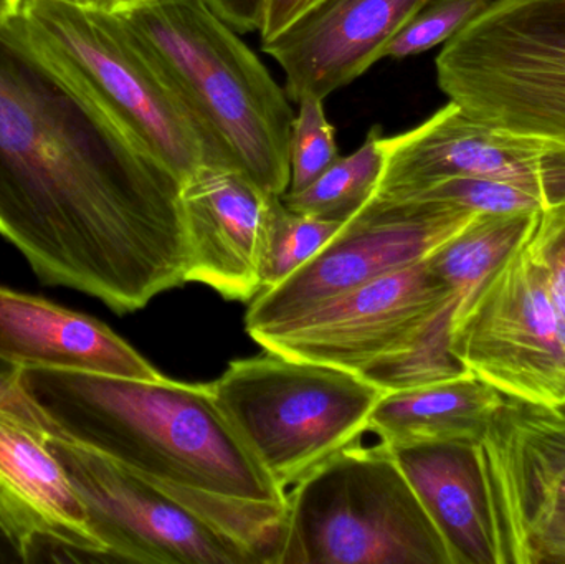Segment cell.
Returning <instances> with one entry per match:
<instances>
[{"label": "cell", "mask_w": 565, "mask_h": 564, "mask_svg": "<svg viewBox=\"0 0 565 564\" xmlns=\"http://www.w3.org/2000/svg\"><path fill=\"white\" fill-rule=\"evenodd\" d=\"M493 0H430L385 46L384 56L407 58L445 45Z\"/></svg>", "instance_id": "484cf974"}, {"label": "cell", "mask_w": 565, "mask_h": 564, "mask_svg": "<svg viewBox=\"0 0 565 564\" xmlns=\"http://www.w3.org/2000/svg\"><path fill=\"white\" fill-rule=\"evenodd\" d=\"M384 162V132L381 126H374L358 151L339 156L302 191L285 192L282 204L301 214L348 222L377 191Z\"/></svg>", "instance_id": "44dd1931"}, {"label": "cell", "mask_w": 565, "mask_h": 564, "mask_svg": "<svg viewBox=\"0 0 565 564\" xmlns=\"http://www.w3.org/2000/svg\"><path fill=\"white\" fill-rule=\"evenodd\" d=\"M145 2H148V0H105L102 9L109 10V12H119V10L131 9V7Z\"/></svg>", "instance_id": "d6a6232c"}, {"label": "cell", "mask_w": 565, "mask_h": 564, "mask_svg": "<svg viewBox=\"0 0 565 564\" xmlns=\"http://www.w3.org/2000/svg\"><path fill=\"white\" fill-rule=\"evenodd\" d=\"M454 295L420 260L252 338L281 357L359 374L401 350Z\"/></svg>", "instance_id": "7c38bea8"}, {"label": "cell", "mask_w": 565, "mask_h": 564, "mask_svg": "<svg viewBox=\"0 0 565 564\" xmlns=\"http://www.w3.org/2000/svg\"><path fill=\"white\" fill-rule=\"evenodd\" d=\"M19 383L66 439L181 502L195 496L286 506L288 493L228 423L211 384L53 370H20Z\"/></svg>", "instance_id": "7a4b0ae2"}, {"label": "cell", "mask_w": 565, "mask_h": 564, "mask_svg": "<svg viewBox=\"0 0 565 564\" xmlns=\"http://www.w3.org/2000/svg\"><path fill=\"white\" fill-rule=\"evenodd\" d=\"M278 564H454L385 444L344 447L286 496Z\"/></svg>", "instance_id": "277c9868"}, {"label": "cell", "mask_w": 565, "mask_h": 564, "mask_svg": "<svg viewBox=\"0 0 565 564\" xmlns=\"http://www.w3.org/2000/svg\"><path fill=\"white\" fill-rule=\"evenodd\" d=\"M0 540L12 550L19 562H35L43 553L42 543L29 520L0 489Z\"/></svg>", "instance_id": "83f0119b"}, {"label": "cell", "mask_w": 565, "mask_h": 564, "mask_svg": "<svg viewBox=\"0 0 565 564\" xmlns=\"http://www.w3.org/2000/svg\"><path fill=\"white\" fill-rule=\"evenodd\" d=\"M533 214H480L457 237L431 252L428 268L454 291L461 310L520 241Z\"/></svg>", "instance_id": "ffe728a7"}, {"label": "cell", "mask_w": 565, "mask_h": 564, "mask_svg": "<svg viewBox=\"0 0 565 564\" xmlns=\"http://www.w3.org/2000/svg\"><path fill=\"white\" fill-rule=\"evenodd\" d=\"M504 397L471 374L384 393L372 407L367 430L385 446L407 444H470Z\"/></svg>", "instance_id": "d6986e66"}, {"label": "cell", "mask_w": 565, "mask_h": 564, "mask_svg": "<svg viewBox=\"0 0 565 564\" xmlns=\"http://www.w3.org/2000/svg\"><path fill=\"white\" fill-rule=\"evenodd\" d=\"M316 0H267L264 20H262L260 32L262 43L270 42L275 36L285 32L291 23L301 19Z\"/></svg>", "instance_id": "f546056e"}, {"label": "cell", "mask_w": 565, "mask_h": 564, "mask_svg": "<svg viewBox=\"0 0 565 564\" xmlns=\"http://www.w3.org/2000/svg\"><path fill=\"white\" fill-rule=\"evenodd\" d=\"M457 305L454 295L401 350L385 354L358 376L381 393H394L470 374L451 353V320Z\"/></svg>", "instance_id": "7402d4cb"}, {"label": "cell", "mask_w": 565, "mask_h": 564, "mask_svg": "<svg viewBox=\"0 0 565 564\" xmlns=\"http://www.w3.org/2000/svg\"><path fill=\"white\" fill-rule=\"evenodd\" d=\"M480 214L454 205L372 195L308 264L252 300L245 317L247 333L252 337L295 320L345 291L425 260Z\"/></svg>", "instance_id": "30bf717a"}, {"label": "cell", "mask_w": 565, "mask_h": 564, "mask_svg": "<svg viewBox=\"0 0 565 564\" xmlns=\"http://www.w3.org/2000/svg\"><path fill=\"white\" fill-rule=\"evenodd\" d=\"M10 560H12V562H19L15 555H13L12 550L0 540V562H10Z\"/></svg>", "instance_id": "e575fe53"}, {"label": "cell", "mask_w": 565, "mask_h": 564, "mask_svg": "<svg viewBox=\"0 0 565 564\" xmlns=\"http://www.w3.org/2000/svg\"><path fill=\"white\" fill-rule=\"evenodd\" d=\"M46 443L109 562L262 564L250 546L151 480L66 437Z\"/></svg>", "instance_id": "9c48e42d"}, {"label": "cell", "mask_w": 565, "mask_h": 564, "mask_svg": "<svg viewBox=\"0 0 565 564\" xmlns=\"http://www.w3.org/2000/svg\"><path fill=\"white\" fill-rule=\"evenodd\" d=\"M96 7H103V3H105V0H95Z\"/></svg>", "instance_id": "8d00e7d4"}, {"label": "cell", "mask_w": 565, "mask_h": 564, "mask_svg": "<svg viewBox=\"0 0 565 564\" xmlns=\"http://www.w3.org/2000/svg\"><path fill=\"white\" fill-rule=\"evenodd\" d=\"M278 198L221 162H205L188 175L181 189L185 284L207 285L235 301H252L262 294V257Z\"/></svg>", "instance_id": "5bb4252c"}, {"label": "cell", "mask_w": 565, "mask_h": 564, "mask_svg": "<svg viewBox=\"0 0 565 564\" xmlns=\"http://www.w3.org/2000/svg\"><path fill=\"white\" fill-rule=\"evenodd\" d=\"M387 447L444 539L451 563L493 564L487 507L470 446Z\"/></svg>", "instance_id": "ac0fdd59"}, {"label": "cell", "mask_w": 565, "mask_h": 564, "mask_svg": "<svg viewBox=\"0 0 565 564\" xmlns=\"http://www.w3.org/2000/svg\"><path fill=\"white\" fill-rule=\"evenodd\" d=\"M19 371L0 361V413L20 421L46 439L63 437L58 429L43 416L42 411L23 393L19 383Z\"/></svg>", "instance_id": "4316f807"}, {"label": "cell", "mask_w": 565, "mask_h": 564, "mask_svg": "<svg viewBox=\"0 0 565 564\" xmlns=\"http://www.w3.org/2000/svg\"><path fill=\"white\" fill-rule=\"evenodd\" d=\"M211 387L228 423L285 492L358 444L384 394L358 374L267 350L232 361Z\"/></svg>", "instance_id": "8992f818"}, {"label": "cell", "mask_w": 565, "mask_h": 564, "mask_svg": "<svg viewBox=\"0 0 565 564\" xmlns=\"http://www.w3.org/2000/svg\"><path fill=\"white\" fill-rule=\"evenodd\" d=\"M391 199L434 202V204L454 205V207L493 215L533 214V212L564 207L536 189L513 184V182L493 181V179L468 178V175L437 179L402 198Z\"/></svg>", "instance_id": "cb8c5ba5"}, {"label": "cell", "mask_w": 565, "mask_h": 564, "mask_svg": "<svg viewBox=\"0 0 565 564\" xmlns=\"http://www.w3.org/2000/svg\"><path fill=\"white\" fill-rule=\"evenodd\" d=\"M526 563H565V512L527 540L516 564Z\"/></svg>", "instance_id": "f1b7e54d"}, {"label": "cell", "mask_w": 565, "mask_h": 564, "mask_svg": "<svg viewBox=\"0 0 565 564\" xmlns=\"http://www.w3.org/2000/svg\"><path fill=\"white\" fill-rule=\"evenodd\" d=\"M46 440L0 413V489L29 520L43 552L58 553L60 562H109L85 503Z\"/></svg>", "instance_id": "e0dca14e"}, {"label": "cell", "mask_w": 565, "mask_h": 564, "mask_svg": "<svg viewBox=\"0 0 565 564\" xmlns=\"http://www.w3.org/2000/svg\"><path fill=\"white\" fill-rule=\"evenodd\" d=\"M344 224L291 211L278 198L271 211L262 257L260 278L264 290L282 284L302 265L308 264Z\"/></svg>", "instance_id": "603a6c76"}, {"label": "cell", "mask_w": 565, "mask_h": 564, "mask_svg": "<svg viewBox=\"0 0 565 564\" xmlns=\"http://www.w3.org/2000/svg\"><path fill=\"white\" fill-rule=\"evenodd\" d=\"M182 181L0 20V235L40 281L132 313L185 284Z\"/></svg>", "instance_id": "6da1fadb"}, {"label": "cell", "mask_w": 565, "mask_h": 564, "mask_svg": "<svg viewBox=\"0 0 565 564\" xmlns=\"http://www.w3.org/2000/svg\"><path fill=\"white\" fill-rule=\"evenodd\" d=\"M191 113L209 162L247 174L270 194L291 181L288 95L207 0H148L115 12Z\"/></svg>", "instance_id": "3957f363"}, {"label": "cell", "mask_w": 565, "mask_h": 564, "mask_svg": "<svg viewBox=\"0 0 565 564\" xmlns=\"http://www.w3.org/2000/svg\"><path fill=\"white\" fill-rule=\"evenodd\" d=\"M0 361L17 370L75 371L129 380L162 376L102 321L3 287Z\"/></svg>", "instance_id": "2e32d148"}, {"label": "cell", "mask_w": 565, "mask_h": 564, "mask_svg": "<svg viewBox=\"0 0 565 564\" xmlns=\"http://www.w3.org/2000/svg\"><path fill=\"white\" fill-rule=\"evenodd\" d=\"M209 6L237 32L260 30L267 0H207Z\"/></svg>", "instance_id": "4dcf8cb0"}, {"label": "cell", "mask_w": 565, "mask_h": 564, "mask_svg": "<svg viewBox=\"0 0 565 564\" xmlns=\"http://www.w3.org/2000/svg\"><path fill=\"white\" fill-rule=\"evenodd\" d=\"M63 2L78 3V6H96L95 0H63Z\"/></svg>", "instance_id": "d590c367"}, {"label": "cell", "mask_w": 565, "mask_h": 564, "mask_svg": "<svg viewBox=\"0 0 565 564\" xmlns=\"http://www.w3.org/2000/svg\"><path fill=\"white\" fill-rule=\"evenodd\" d=\"M428 2L318 0L262 49L285 72L288 98L324 99L384 58L385 46Z\"/></svg>", "instance_id": "9a60e30c"}, {"label": "cell", "mask_w": 565, "mask_h": 564, "mask_svg": "<svg viewBox=\"0 0 565 564\" xmlns=\"http://www.w3.org/2000/svg\"><path fill=\"white\" fill-rule=\"evenodd\" d=\"M289 138L291 181L286 192H299L316 181L339 158L335 131L324 111V99H299Z\"/></svg>", "instance_id": "d4e9b609"}, {"label": "cell", "mask_w": 565, "mask_h": 564, "mask_svg": "<svg viewBox=\"0 0 565 564\" xmlns=\"http://www.w3.org/2000/svg\"><path fill=\"white\" fill-rule=\"evenodd\" d=\"M564 209L537 212L451 320V353L504 400L534 406L565 401V348L550 291L551 251Z\"/></svg>", "instance_id": "52a82bcc"}, {"label": "cell", "mask_w": 565, "mask_h": 564, "mask_svg": "<svg viewBox=\"0 0 565 564\" xmlns=\"http://www.w3.org/2000/svg\"><path fill=\"white\" fill-rule=\"evenodd\" d=\"M22 0H0V20H10L19 13Z\"/></svg>", "instance_id": "836d02e7"}, {"label": "cell", "mask_w": 565, "mask_h": 564, "mask_svg": "<svg viewBox=\"0 0 565 564\" xmlns=\"http://www.w3.org/2000/svg\"><path fill=\"white\" fill-rule=\"evenodd\" d=\"M13 19L181 181L209 162L207 146L191 113L115 12L63 0H22Z\"/></svg>", "instance_id": "ba28073f"}, {"label": "cell", "mask_w": 565, "mask_h": 564, "mask_svg": "<svg viewBox=\"0 0 565 564\" xmlns=\"http://www.w3.org/2000/svg\"><path fill=\"white\" fill-rule=\"evenodd\" d=\"M375 195L402 198L437 179L468 175L544 192L565 207V146L470 118L448 102L422 125L384 136Z\"/></svg>", "instance_id": "4fadbf2b"}, {"label": "cell", "mask_w": 565, "mask_h": 564, "mask_svg": "<svg viewBox=\"0 0 565 564\" xmlns=\"http://www.w3.org/2000/svg\"><path fill=\"white\" fill-rule=\"evenodd\" d=\"M316 2H318V0H316ZM316 2H315V3H316Z\"/></svg>", "instance_id": "74e56055"}, {"label": "cell", "mask_w": 565, "mask_h": 564, "mask_svg": "<svg viewBox=\"0 0 565 564\" xmlns=\"http://www.w3.org/2000/svg\"><path fill=\"white\" fill-rule=\"evenodd\" d=\"M477 464L493 564L516 563L527 540L565 512V401L504 400L468 444Z\"/></svg>", "instance_id": "8fae6325"}, {"label": "cell", "mask_w": 565, "mask_h": 564, "mask_svg": "<svg viewBox=\"0 0 565 564\" xmlns=\"http://www.w3.org/2000/svg\"><path fill=\"white\" fill-rule=\"evenodd\" d=\"M435 65L465 115L565 146V0H493Z\"/></svg>", "instance_id": "5b68a950"}, {"label": "cell", "mask_w": 565, "mask_h": 564, "mask_svg": "<svg viewBox=\"0 0 565 564\" xmlns=\"http://www.w3.org/2000/svg\"><path fill=\"white\" fill-rule=\"evenodd\" d=\"M550 291L559 323L561 340L565 348V209L551 251Z\"/></svg>", "instance_id": "1f68e13d"}]
</instances>
